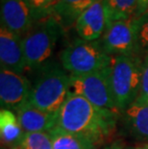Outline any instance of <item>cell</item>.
Segmentation results:
<instances>
[{
    "label": "cell",
    "mask_w": 148,
    "mask_h": 149,
    "mask_svg": "<svg viewBox=\"0 0 148 149\" xmlns=\"http://www.w3.org/2000/svg\"><path fill=\"white\" fill-rule=\"evenodd\" d=\"M120 113L99 108L79 94L69 93L56 113L54 129L85 136L103 145L114 136Z\"/></svg>",
    "instance_id": "6da1fadb"
},
{
    "label": "cell",
    "mask_w": 148,
    "mask_h": 149,
    "mask_svg": "<svg viewBox=\"0 0 148 149\" xmlns=\"http://www.w3.org/2000/svg\"><path fill=\"white\" fill-rule=\"evenodd\" d=\"M36 72L28 101L43 112L56 113L70 93V74L56 62L46 63Z\"/></svg>",
    "instance_id": "7a4b0ae2"
},
{
    "label": "cell",
    "mask_w": 148,
    "mask_h": 149,
    "mask_svg": "<svg viewBox=\"0 0 148 149\" xmlns=\"http://www.w3.org/2000/svg\"><path fill=\"white\" fill-rule=\"evenodd\" d=\"M140 56H112L111 85L116 109L120 113L136 102L140 90Z\"/></svg>",
    "instance_id": "3957f363"
},
{
    "label": "cell",
    "mask_w": 148,
    "mask_h": 149,
    "mask_svg": "<svg viewBox=\"0 0 148 149\" xmlns=\"http://www.w3.org/2000/svg\"><path fill=\"white\" fill-rule=\"evenodd\" d=\"M64 28L52 15L39 19L23 37L26 66L37 71L49 62Z\"/></svg>",
    "instance_id": "277c9868"
},
{
    "label": "cell",
    "mask_w": 148,
    "mask_h": 149,
    "mask_svg": "<svg viewBox=\"0 0 148 149\" xmlns=\"http://www.w3.org/2000/svg\"><path fill=\"white\" fill-rule=\"evenodd\" d=\"M63 68L69 74L82 75L108 68L112 56L105 52L98 40H75L60 54Z\"/></svg>",
    "instance_id": "5b68a950"
},
{
    "label": "cell",
    "mask_w": 148,
    "mask_h": 149,
    "mask_svg": "<svg viewBox=\"0 0 148 149\" xmlns=\"http://www.w3.org/2000/svg\"><path fill=\"white\" fill-rule=\"evenodd\" d=\"M70 93L79 94L99 108L120 113L114 101L110 66L91 73L70 74Z\"/></svg>",
    "instance_id": "8992f818"
},
{
    "label": "cell",
    "mask_w": 148,
    "mask_h": 149,
    "mask_svg": "<svg viewBox=\"0 0 148 149\" xmlns=\"http://www.w3.org/2000/svg\"><path fill=\"white\" fill-rule=\"evenodd\" d=\"M99 42L110 56H142L138 44L137 17L109 23Z\"/></svg>",
    "instance_id": "52a82bcc"
},
{
    "label": "cell",
    "mask_w": 148,
    "mask_h": 149,
    "mask_svg": "<svg viewBox=\"0 0 148 149\" xmlns=\"http://www.w3.org/2000/svg\"><path fill=\"white\" fill-rule=\"evenodd\" d=\"M32 84L23 74L6 68L0 69L1 109L17 111L29 98Z\"/></svg>",
    "instance_id": "ba28073f"
},
{
    "label": "cell",
    "mask_w": 148,
    "mask_h": 149,
    "mask_svg": "<svg viewBox=\"0 0 148 149\" xmlns=\"http://www.w3.org/2000/svg\"><path fill=\"white\" fill-rule=\"evenodd\" d=\"M1 26L24 37L38 21L36 14L26 0H1Z\"/></svg>",
    "instance_id": "9c48e42d"
},
{
    "label": "cell",
    "mask_w": 148,
    "mask_h": 149,
    "mask_svg": "<svg viewBox=\"0 0 148 149\" xmlns=\"http://www.w3.org/2000/svg\"><path fill=\"white\" fill-rule=\"evenodd\" d=\"M110 23L104 0H98L82 14L75 22V29L80 39L98 40Z\"/></svg>",
    "instance_id": "30bf717a"
},
{
    "label": "cell",
    "mask_w": 148,
    "mask_h": 149,
    "mask_svg": "<svg viewBox=\"0 0 148 149\" xmlns=\"http://www.w3.org/2000/svg\"><path fill=\"white\" fill-rule=\"evenodd\" d=\"M0 65L17 73L23 74L27 68L23 50V37L0 27Z\"/></svg>",
    "instance_id": "8fae6325"
},
{
    "label": "cell",
    "mask_w": 148,
    "mask_h": 149,
    "mask_svg": "<svg viewBox=\"0 0 148 149\" xmlns=\"http://www.w3.org/2000/svg\"><path fill=\"white\" fill-rule=\"evenodd\" d=\"M56 113L43 112L33 106L28 100L15 111V115L25 133L50 132L56 126Z\"/></svg>",
    "instance_id": "7c38bea8"
},
{
    "label": "cell",
    "mask_w": 148,
    "mask_h": 149,
    "mask_svg": "<svg viewBox=\"0 0 148 149\" xmlns=\"http://www.w3.org/2000/svg\"><path fill=\"white\" fill-rule=\"evenodd\" d=\"M122 122L129 135L148 141V103H134L122 113Z\"/></svg>",
    "instance_id": "4fadbf2b"
},
{
    "label": "cell",
    "mask_w": 148,
    "mask_h": 149,
    "mask_svg": "<svg viewBox=\"0 0 148 149\" xmlns=\"http://www.w3.org/2000/svg\"><path fill=\"white\" fill-rule=\"evenodd\" d=\"M25 135L17 116L13 111H0V137L2 146L8 149H18Z\"/></svg>",
    "instance_id": "5bb4252c"
},
{
    "label": "cell",
    "mask_w": 148,
    "mask_h": 149,
    "mask_svg": "<svg viewBox=\"0 0 148 149\" xmlns=\"http://www.w3.org/2000/svg\"><path fill=\"white\" fill-rule=\"evenodd\" d=\"M98 0H61L53 8L52 17L57 19L64 30L75 24L78 17Z\"/></svg>",
    "instance_id": "9a60e30c"
},
{
    "label": "cell",
    "mask_w": 148,
    "mask_h": 149,
    "mask_svg": "<svg viewBox=\"0 0 148 149\" xmlns=\"http://www.w3.org/2000/svg\"><path fill=\"white\" fill-rule=\"evenodd\" d=\"M52 137L53 149H97L101 146L95 141L85 136L71 134L58 129L49 132Z\"/></svg>",
    "instance_id": "2e32d148"
},
{
    "label": "cell",
    "mask_w": 148,
    "mask_h": 149,
    "mask_svg": "<svg viewBox=\"0 0 148 149\" xmlns=\"http://www.w3.org/2000/svg\"><path fill=\"white\" fill-rule=\"evenodd\" d=\"M110 23L115 20L136 17L138 0H104Z\"/></svg>",
    "instance_id": "e0dca14e"
},
{
    "label": "cell",
    "mask_w": 148,
    "mask_h": 149,
    "mask_svg": "<svg viewBox=\"0 0 148 149\" xmlns=\"http://www.w3.org/2000/svg\"><path fill=\"white\" fill-rule=\"evenodd\" d=\"M18 149H53L52 137L49 132L25 133Z\"/></svg>",
    "instance_id": "ac0fdd59"
},
{
    "label": "cell",
    "mask_w": 148,
    "mask_h": 149,
    "mask_svg": "<svg viewBox=\"0 0 148 149\" xmlns=\"http://www.w3.org/2000/svg\"><path fill=\"white\" fill-rule=\"evenodd\" d=\"M138 20V44L141 55L148 53V12L140 17H137Z\"/></svg>",
    "instance_id": "d6986e66"
},
{
    "label": "cell",
    "mask_w": 148,
    "mask_h": 149,
    "mask_svg": "<svg viewBox=\"0 0 148 149\" xmlns=\"http://www.w3.org/2000/svg\"><path fill=\"white\" fill-rule=\"evenodd\" d=\"M135 103H148V53L144 54L142 58L140 90Z\"/></svg>",
    "instance_id": "ffe728a7"
},
{
    "label": "cell",
    "mask_w": 148,
    "mask_h": 149,
    "mask_svg": "<svg viewBox=\"0 0 148 149\" xmlns=\"http://www.w3.org/2000/svg\"><path fill=\"white\" fill-rule=\"evenodd\" d=\"M26 2L32 7L38 20L50 15L48 0H26Z\"/></svg>",
    "instance_id": "44dd1931"
},
{
    "label": "cell",
    "mask_w": 148,
    "mask_h": 149,
    "mask_svg": "<svg viewBox=\"0 0 148 149\" xmlns=\"http://www.w3.org/2000/svg\"><path fill=\"white\" fill-rule=\"evenodd\" d=\"M148 12V0H138V9L136 17H140Z\"/></svg>",
    "instance_id": "7402d4cb"
},
{
    "label": "cell",
    "mask_w": 148,
    "mask_h": 149,
    "mask_svg": "<svg viewBox=\"0 0 148 149\" xmlns=\"http://www.w3.org/2000/svg\"><path fill=\"white\" fill-rule=\"evenodd\" d=\"M100 149H125V144L120 139H115V141H110L108 144L104 145Z\"/></svg>",
    "instance_id": "603a6c76"
},
{
    "label": "cell",
    "mask_w": 148,
    "mask_h": 149,
    "mask_svg": "<svg viewBox=\"0 0 148 149\" xmlns=\"http://www.w3.org/2000/svg\"><path fill=\"white\" fill-rule=\"evenodd\" d=\"M61 0H48L49 2V15H51V12L53 10V8L55 7Z\"/></svg>",
    "instance_id": "cb8c5ba5"
},
{
    "label": "cell",
    "mask_w": 148,
    "mask_h": 149,
    "mask_svg": "<svg viewBox=\"0 0 148 149\" xmlns=\"http://www.w3.org/2000/svg\"><path fill=\"white\" fill-rule=\"evenodd\" d=\"M136 149H148V143H144V144L138 145V146L136 147Z\"/></svg>",
    "instance_id": "d4e9b609"
},
{
    "label": "cell",
    "mask_w": 148,
    "mask_h": 149,
    "mask_svg": "<svg viewBox=\"0 0 148 149\" xmlns=\"http://www.w3.org/2000/svg\"><path fill=\"white\" fill-rule=\"evenodd\" d=\"M125 149H136V147H125Z\"/></svg>",
    "instance_id": "484cf974"
},
{
    "label": "cell",
    "mask_w": 148,
    "mask_h": 149,
    "mask_svg": "<svg viewBox=\"0 0 148 149\" xmlns=\"http://www.w3.org/2000/svg\"><path fill=\"white\" fill-rule=\"evenodd\" d=\"M1 149H8V148H7V147H4V146H2V147H1Z\"/></svg>",
    "instance_id": "4316f807"
}]
</instances>
